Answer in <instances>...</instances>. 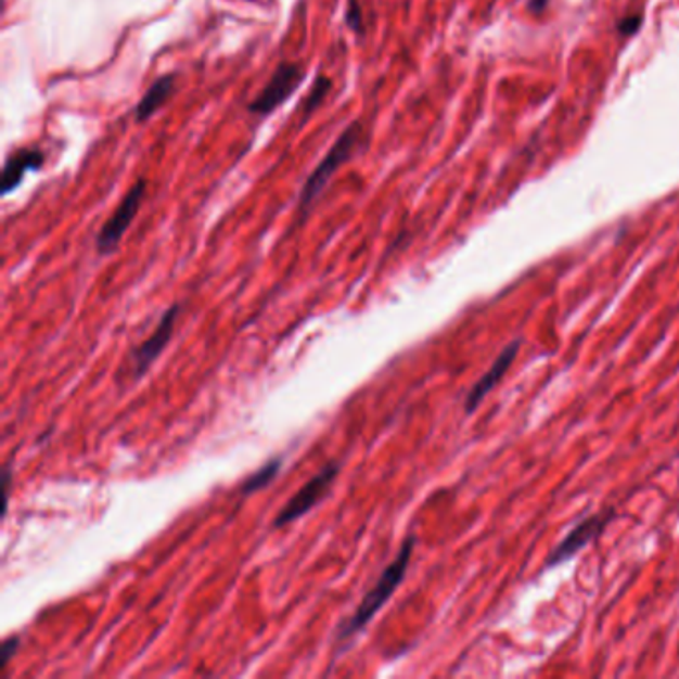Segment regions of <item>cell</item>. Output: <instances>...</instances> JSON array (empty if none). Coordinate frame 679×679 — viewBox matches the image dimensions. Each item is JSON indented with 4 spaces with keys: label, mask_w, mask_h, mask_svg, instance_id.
<instances>
[{
    "label": "cell",
    "mask_w": 679,
    "mask_h": 679,
    "mask_svg": "<svg viewBox=\"0 0 679 679\" xmlns=\"http://www.w3.org/2000/svg\"><path fill=\"white\" fill-rule=\"evenodd\" d=\"M281 459H273V461L267 462L266 466H261L257 473L252 474L245 483L242 485V495H252L257 492L261 488H266L267 485H271V481L280 474Z\"/></svg>",
    "instance_id": "obj_11"
},
{
    "label": "cell",
    "mask_w": 679,
    "mask_h": 679,
    "mask_svg": "<svg viewBox=\"0 0 679 679\" xmlns=\"http://www.w3.org/2000/svg\"><path fill=\"white\" fill-rule=\"evenodd\" d=\"M329 90H331V78H328V76H319L316 80V85L311 88V92H309V97L305 100V116H309V114L319 106V102L328 97Z\"/></svg>",
    "instance_id": "obj_12"
},
{
    "label": "cell",
    "mask_w": 679,
    "mask_h": 679,
    "mask_svg": "<svg viewBox=\"0 0 679 679\" xmlns=\"http://www.w3.org/2000/svg\"><path fill=\"white\" fill-rule=\"evenodd\" d=\"M345 18H347V25L351 26L355 33L363 30V11H361V4L357 0H349Z\"/></svg>",
    "instance_id": "obj_13"
},
{
    "label": "cell",
    "mask_w": 679,
    "mask_h": 679,
    "mask_svg": "<svg viewBox=\"0 0 679 679\" xmlns=\"http://www.w3.org/2000/svg\"><path fill=\"white\" fill-rule=\"evenodd\" d=\"M44 164V154L37 148L16 150L13 156L7 158L2 170V194L9 195L16 185H21L26 171L38 170Z\"/></svg>",
    "instance_id": "obj_9"
},
{
    "label": "cell",
    "mask_w": 679,
    "mask_h": 679,
    "mask_svg": "<svg viewBox=\"0 0 679 679\" xmlns=\"http://www.w3.org/2000/svg\"><path fill=\"white\" fill-rule=\"evenodd\" d=\"M174 80H176V78L170 74V76L159 78V80H156L154 85L148 88L146 94L138 102L136 112H133V114H136V120H148L152 114H156V110H159V106H164V104L168 102V98L171 97V92H174V88H176Z\"/></svg>",
    "instance_id": "obj_10"
},
{
    "label": "cell",
    "mask_w": 679,
    "mask_h": 679,
    "mask_svg": "<svg viewBox=\"0 0 679 679\" xmlns=\"http://www.w3.org/2000/svg\"><path fill=\"white\" fill-rule=\"evenodd\" d=\"M518 351H521V341H512L509 347L502 349V353L495 359V363L490 364V369L469 390V395L464 399V411L466 413H474L478 409V405L485 400L486 395L497 387L498 383L502 381V376L509 373V369L514 363Z\"/></svg>",
    "instance_id": "obj_8"
},
{
    "label": "cell",
    "mask_w": 679,
    "mask_h": 679,
    "mask_svg": "<svg viewBox=\"0 0 679 679\" xmlns=\"http://www.w3.org/2000/svg\"><path fill=\"white\" fill-rule=\"evenodd\" d=\"M340 462H331L321 473H317L316 476L280 510V514H278L276 521H273V528H283V526H287V524H292V522L297 521V518H302L304 514H307L309 510L313 509L317 502L328 495L329 488L333 485V481H335L337 474H340Z\"/></svg>",
    "instance_id": "obj_4"
},
{
    "label": "cell",
    "mask_w": 679,
    "mask_h": 679,
    "mask_svg": "<svg viewBox=\"0 0 679 679\" xmlns=\"http://www.w3.org/2000/svg\"><path fill=\"white\" fill-rule=\"evenodd\" d=\"M414 542H417L414 536L405 538L399 554L379 576L375 586L364 594L361 604L353 612L351 618L341 626L340 633H337L340 645L351 642L353 638L363 630L371 619L375 618L376 612L387 604L388 598L397 592V588L405 580L407 571H409V562L413 559Z\"/></svg>",
    "instance_id": "obj_1"
},
{
    "label": "cell",
    "mask_w": 679,
    "mask_h": 679,
    "mask_svg": "<svg viewBox=\"0 0 679 679\" xmlns=\"http://www.w3.org/2000/svg\"><path fill=\"white\" fill-rule=\"evenodd\" d=\"M304 76L305 68L302 64L283 62L278 66V71L273 73L266 88L249 104V112L257 114V116H267L273 110L280 108L281 104L299 88Z\"/></svg>",
    "instance_id": "obj_5"
},
{
    "label": "cell",
    "mask_w": 679,
    "mask_h": 679,
    "mask_svg": "<svg viewBox=\"0 0 679 679\" xmlns=\"http://www.w3.org/2000/svg\"><path fill=\"white\" fill-rule=\"evenodd\" d=\"M616 516V510L607 509L604 512H598L592 514L588 518L578 522L571 533L566 534V538L560 542L559 547L552 550L550 559H548V566L554 568L562 562L571 560L576 552H580L584 547H588L592 540H595L600 534L606 530L607 524L614 521Z\"/></svg>",
    "instance_id": "obj_6"
},
{
    "label": "cell",
    "mask_w": 679,
    "mask_h": 679,
    "mask_svg": "<svg viewBox=\"0 0 679 679\" xmlns=\"http://www.w3.org/2000/svg\"><path fill=\"white\" fill-rule=\"evenodd\" d=\"M361 144H363V126H361V121H353L351 126L337 138V142L331 146L328 156L319 162V166L307 178L304 190H302V200H299L302 212L309 209V206L325 190V185L331 182L333 174L340 170L347 159L351 158L355 150Z\"/></svg>",
    "instance_id": "obj_2"
},
{
    "label": "cell",
    "mask_w": 679,
    "mask_h": 679,
    "mask_svg": "<svg viewBox=\"0 0 679 679\" xmlns=\"http://www.w3.org/2000/svg\"><path fill=\"white\" fill-rule=\"evenodd\" d=\"M178 316H180V305H171L170 309L159 319L158 328L154 329V333L133 349L132 355H130V369H132L130 375L132 379L146 375L148 369L156 363V359L168 347Z\"/></svg>",
    "instance_id": "obj_7"
},
{
    "label": "cell",
    "mask_w": 679,
    "mask_h": 679,
    "mask_svg": "<svg viewBox=\"0 0 679 679\" xmlns=\"http://www.w3.org/2000/svg\"><path fill=\"white\" fill-rule=\"evenodd\" d=\"M146 180H138L128 190V194L121 197L120 206L116 207V212L110 216L108 221L104 223V228L98 233L97 247L100 254H112L118 247L124 233L132 226L133 219L140 212V206H142L144 195H146Z\"/></svg>",
    "instance_id": "obj_3"
},
{
    "label": "cell",
    "mask_w": 679,
    "mask_h": 679,
    "mask_svg": "<svg viewBox=\"0 0 679 679\" xmlns=\"http://www.w3.org/2000/svg\"><path fill=\"white\" fill-rule=\"evenodd\" d=\"M18 645H21V638L18 636H13V638H9L7 642L2 643V648H0V667L4 669V667L9 666V662H11V657L16 654V650H18Z\"/></svg>",
    "instance_id": "obj_14"
}]
</instances>
